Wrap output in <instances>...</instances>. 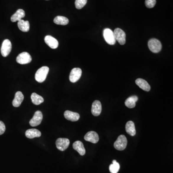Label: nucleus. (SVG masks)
Segmentation results:
<instances>
[{
  "label": "nucleus",
  "instance_id": "f257e3e1",
  "mask_svg": "<svg viewBox=\"0 0 173 173\" xmlns=\"http://www.w3.org/2000/svg\"><path fill=\"white\" fill-rule=\"evenodd\" d=\"M49 71V68L46 66H43L39 68L35 74V79L38 82H44Z\"/></svg>",
  "mask_w": 173,
  "mask_h": 173
},
{
  "label": "nucleus",
  "instance_id": "f03ea898",
  "mask_svg": "<svg viewBox=\"0 0 173 173\" xmlns=\"http://www.w3.org/2000/svg\"><path fill=\"white\" fill-rule=\"evenodd\" d=\"M128 140L125 135H121L114 143V147L118 151H123L127 147Z\"/></svg>",
  "mask_w": 173,
  "mask_h": 173
},
{
  "label": "nucleus",
  "instance_id": "7ed1b4c3",
  "mask_svg": "<svg viewBox=\"0 0 173 173\" xmlns=\"http://www.w3.org/2000/svg\"><path fill=\"white\" fill-rule=\"evenodd\" d=\"M148 45L150 50L154 53H158L161 50V43L157 39H151L148 41Z\"/></svg>",
  "mask_w": 173,
  "mask_h": 173
},
{
  "label": "nucleus",
  "instance_id": "20e7f679",
  "mask_svg": "<svg viewBox=\"0 0 173 173\" xmlns=\"http://www.w3.org/2000/svg\"><path fill=\"white\" fill-rule=\"evenodd\" d=\"M103 37L108 44L113 45L115 44L116 40L114 36V32L111 30L105 29L103 30Z\"/></svg>",
  "mask_w": 173,
  "mask_h": 173
},
{
  "label": "nucleus",
  "instance_id": "39448f33",
  "mask_svg": "<svg viewBox=\"0 0 173 173\" xmlns=\"http://www.w3.org/2000/svg\"><path fill=\"white\" fill-rule=\"evenodd\" d=\"M32 61L31 56L27 52L20 53L17 57V62L21 65H25L30 63Z\"/></svg>",
  "mask_w": 173,
  "mask_h": 173
},
{
  "label": "nucleus",
  "instance_id": "423d86ee",
  "mask_svg": "<svg viewBox=\"0 0 173 173\" xmlns=\"http://www.w3.org/2000/svg\"><path fill=\"white\" fill-rule=\"evenodd\" d=\"M114 36L115 40L117 41L121 45H124L125 43V34L121 29L117 28L114 32Z\"/></svg>",
  "mask_w": 173,
  "mask_h": 173
},
{
  "label": "nucleus",
  "instance_id": "0eeeda50",
  "mask_svg": "<svg viewBox=\"0 0 173 173\" xmlns=\"http://www.w3.org/2000/svg\"><path fill=\"white\" fill-rule=\"evenodd\" d=\"M12 50V44L11 41L8 40L6 39L4 41H3V44L1 45V55L4 57H7L10 53L11 51Z\"/></svg>",
  "mask_w": 173,
  "mask_h": 173
},
{
  "label": "nucleus",
  "instance_id": "6e6552de",
  "mask_svg": "<svg viewBox=\"0 0 173 173\" xmlns=\"http://www.w3.org/2000/svg\"><path fill=\"white\" fill-rule=\"evenodd\" d=\"M70 141L66 138H59L56 141V145L58 150L64 151L68 147Z\"/></svg>",
  "mask_w": 173,
  "mask_h": 173
},
{
  "label": "nucleus",
  "instance_id": "1a4fd4ad",
  "mask_svg": "<svg viewBox=\"0 0 173 173\" xmlns=\"http://www.w3.org/2000/svg\"><path fill=\"white\" fill-rule=\"evenodd\" d=\"M43 119V115L40 111H37L35 112L32 118L30 120V125L32 127H36L40 125Z\"/></svg>",
  "mask_w": 173,
  "mask_h": 173
},
{
  "label": "nucleus",
  "instance_id": "9d476101",
  "mask_svg": "<svg viewBox=\"0 0 173 173\" xmlns=\"http://www.w3.org/2000/svg\"><path fill=\"white\" fill-rule=\"evenodd\" d=\"M82 70L79 68H74L71 70L69 76V80L72 83L76 82L81 76Z\"/></svg>",
  "mask_w": 173,
  "mask_h": 173
},
{
  "label": "nucleus",
  "instance_id": "9b49d317",
  "mask_svg": "<svg viewBox=\"0 0 173 173\" xmlns=\"http://www.w3.org/2000/svg\"><path fill=\"white\" fill-rule=\"evenodd\" d=\"M84 139L89 142L96 143L99 141V137L96 132L92 131L86 133L84 136Z\"/></svg>",
  "mask_w": 173,
  "mask_h": 173
},
{
  "label": "nucleus",
  "instance_id": "f8f14e48",
  "mask_svg": "<svg viewBox=\"0 0 173 173\" xmlns=\"http://www.w3.org/2000/svg\"><path fill=\"white\" fill-rule=\"evenodd\" d=\"M44 41L47 45L53 49H56L58 47V40L50 35H47L44 38Z\"/></svg>",
  "mask_w": 173,
  "mask_h": 173
},
{
  "label": "nucleus",
  "instance_id": "ddd939ff",
  "mask_svg": "<svg viewBox=\"0 0 173 173\" xmlns=\"http://www.w3.org/2000/svg\"><path fill=\"white\" fill-rule=\"evenodd\" d=\"M102 109V107L101 102L98 100H96L92 105V114L94 116H99L101 114Z\"/></svg>",
  "mask_w": 173,
  "mask_h": 173
},
{
  "label": "nucleus",
  "instance_id": "4468645a",
  "mask_svg": "<svg viewBox=\"0 0 173 173\" xmlns=\"http://www.w3.org/2000/svg\"><path fill=\"white\" fill-rule=\"evenodd\" d=\"M64 116L66 119L71 121H77L80 118V115L77 112H73L67 110L64 112Z\"/></svg>",
  "mask_w": 173,
  "mask_h": 173
},
{
  "label": "nucleus",
  "instance_id": "2eb2a0df",
  "mask_svg": "<svg viewBox=\"0 0 173 173\" xmlns=\"http://www.w3.org/2000/svg\"><path fill=\"white\" fill-rule=\"evenodd\" d=\"M73 147L74 150L78 151L79 154L81 156H83L86 154L85 148L82 142L80 141H76L73 144Z\"/></svg>",
  "mask_w": 173,
  "mask_h": 173
},
{
  "label": "nucleus",
  "instance_id": "dca6fc26",
  "mask_svg": "<svg viewBox=\"0 0 173 173\" xmlns=\"http://www.w3.org/2000/svg\"><path fill=\"white\" fill-rule=\"evenodd\" d=\"M24 98V96L21 92H17L14 96V99L12 102L13 106L15 107H19L23 101Z\"/></svg>",
  "mask_w": 173,
  "mask_h": 173
},
{
  "label": "nucleus",
  "instance_id": "f3484780",
  "mask_svg": "<svg viewBox=\"0 0 173 173\" xmlns=\"http://www.w3.org/2000/svg\"><path fill=\"white\" fill-rule=\"evenodd\" d=\"M136 84L141 89L146 92H149L151 89V86L146 80L142 79H138L136 80Z\"/></svg>",
  "mask_w": 173,
  "mask_h": 173
},
{
  "label": "nucleus",
  "instance_id": "a211bd4d",
  "mask_svg": "<svg viewBox=\"0 0 173 173\" xmlns=\"http://www.w3.org/2000/svg\"><path fill=\"white\" fill-rule=\"evenodd\" d=\"M41 132L37 129H27L25 133V135L27 138H39L41 136Z\"/></svg>",
  "mask_w": 173,
  "mask_h": 173
},
{
  "label": "nucleus",
  "instance_id": "6ab92c4d",
  "mask_svg": "<svg viewBox=\"0 0 173 173\" xmlns=\"http://www.w3.org/2000/svg\"><path fill=\"white\" fill-rule=\"evenodd\" d=\"M25 16V11L22 9H18L17 10V12L11 17V20L13 22L19 21L22 19V18H24Z\"/></svg>",
  "mask_w": 173,
  "mask_h": 173
},
{
  "label": "nucleus",
  "instance_id": "aec40b11",
  "mask_svg": "<svg viewBox=\"0 0 173 173\" xmlns=\"http://www.w3.org/2000/svg\"><path fill=\"white\" fill-rule=\"evenodd\" d=\"M125 130L127 133L130 136H134L136 135V131L135 124L131 121L127 122L125 125Z\"/></svg>",
  "mask_w": 173,
  "mask_h": 173
},
{
  "label": "nucleus",
  "instance_id": "412c9836",
  "mask_svg": "<svg viewBox=\"0 0 173 173\" xmlns=\"http://www.w3.org/2000/svg\"><path fill=\"white\" fill-rule=\"evenodd\" d=\"M138 100V98L137 96H132L125 100V104L128 108H133L136 106V103Z\"/></svg>",
  "mask_w": 173,
  "mask_h": 173
},
{
  "label": "nucleus",
  "instance_id": "4be33fe9",
  "mask_svg": "<svg viewBox=\"0 0 173 173\" xmlns=\"http://www.w3.org/2000/svg\"><path fill=\"white\" fill-rule=\"evenodd\" d=\"M17 25L19 29L23 32H27L30 30V25L28 21L20 20L18 21Z\"/></svg>",
  "mask_w": 173,
  "mask_h": 173
},
{
  "label": "nucleus",
  "instance_id": "5701e85b",
  "mask_svg": "<svg viewBox=\"0 0 173 173\" xmlns=\"http://www.w3.org/2000/svg\"><path fill=\"white\" fill-rule=\"evenodd\" d=\"M54 23L57 25H66L68 24L69 20L66 17L63 16H57L55 17L53 20Z\"/></svg>",
  "mask_w": 173,
  "mask_h": 173
},
{
  "label": "nucleus",
  "instance_id": "b1692460",
  "mask_svg": "<svg viewBox=\"0 0 173 173\" xmlns=\"http://www.w3.org/2000/svg\"><path fill=\"white\" fill-rule=\"evenodd\" d=\"M32 102L35 105H40L44 102V99L41 96L36 93H33L31 95Z\"/></svg>",
  "mask_w": 173,
  "mask_h": 173
},
{
  "label": "nucleus",
  "instance_id": "393cba45",
  "mask_svg": "<svg viewBox=\"0 0 173 173\" xmlns=\"http://www.w3.org/2000/svg\"><path fill=\"white\" fill-rule=\"evenodd\" d=\"M120 169V165L116 160L112 161V164L109 166V170L111 173H117Z\"/></svg>",
  "mask_w": 173,
  "mask_h": 173
},
{
  "label": "nucleus",
  "instance_id": "a878e982",
  "mask_svg": "<svg viewBox=\"0 0 173 173\" xmlns=\"http://www.w3.org/2000/svg\"><path fill=\"white\" fill-rule=\"evenodd\" d=\"M87 0H76L75 6L76 9H81L86 4Z\"/></svg>",
  "mask_w": 173,
  "mask_h": 173
},
{
  "label": "nucleus",
  "instance_id": "bb28decb",
  "mask_svg": "<svg viewBox=\"0 0 173 173\" xmlns=\"http://www.w3.org/2000/svg\"><path fill=\"white\" fill-rule=\"evenodd\" d=\"M156 3V0H146L145 5L148 8H152L154 7Z\"/></svg>",
  "mask_w": 173,
  "mask_h": 173
},
{
  "label": "nucleus",
  "instance_id": "cd10ccee",
  "mask_svg": "<svg viewBox=\"0 0 173 173\" xmlns=\"http://www.w3.org/2000/svg\"><path fill=\"white\" fill-rule=\"evenodd\" d=\"M5 125L3 122L0 121V135L3 134L5 131Z\"/></svg>",
  "mask_w": 173,
  "mask_h": 173
}]
</instances>
